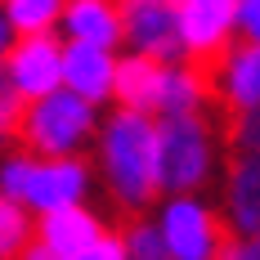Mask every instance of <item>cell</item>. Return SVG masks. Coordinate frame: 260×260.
Returning a JSON list of instances; mask_svg holds the SVG:
<instances>
[{
    "mask_svg": "<svg viewBox=\"0 0 260 260\" xmlns=\"http://www.w3.org/2000/svg\"><path fill=\"white\" fill-rule=\"evenodd\" d=\"M94 130H99V104L81 99L68 85H54L45 94L27 99L18 117V135L27 153L36 157H81Z\"/></svg>",
    "mask_w": 260,
    "mask_h": 260,
    "instance_id": "cell-2",
    "label": "cell"
},
{
    "mask_svg": "<svg viewBox=\"0 0 260 260\" xmlns=\"http://www.w3.org/2000/svg\"><path fill=\"white\" fill-rule=\"evenodd\" d=\"M121 45L157 63L184 58L180 5L175 0H121Z\"/></svg>",
    "mask_w": 260,
    "mask_h": 260,
    "instance_id": "cell-6",
    "label": "cell"
},
{
    "mask_svg": "<svg viewBox=\"0 0 260 260\" xmlns=\"http://www.w3.org/2000/svg\"><path fill=\"white\" fill-rule=\"evenodd\" d=\"M157 229L171 260H215L224 247V224L198 193H166L157 207Z\"/></svg>",
    "mask_w": 260,
    "mask_h": 260,
    "instance_id": "cell-5",
    "label": "cell"
},
{
    "mask_svg": "<svg viewBox=\"0 0 260 260\" xmlns=\"http://www.w3.org/2000/svg\"><path fill=\"white\" fill-rule=\"evenodd\" d=\"M157 77H161V63H157V58H144V54H126V58H117L112 99H117L121 108H135V112H153Z\"/></svg>",
    "mask_w": 260,
    "mask_h": 260,
    "instance_id": "cell-15",
    "label": "cell"
},
{
    "mask_svg": "<svg viewBox=\"0 0 260 260\" xmlns=\"http://www.w3.org/2000/svg\"><path fill=\"white\" fill-rule=\"evenodd\" d=\"M90 166L81 157H9L0 161V193L23 202L31 215H45L68 202H85L90 193Z\"/></svg>",
    "mask_w": 260,
    "mask_h": 260,
    "instance_id": "cell-3",
    "label": "cell"
},
{
    "mask_svg": "<svg viewBox=\"0 0 260 260\" xmlns=\"http://www.w3.org/2000/svg\"><path fill=\"white\" fill-rule=\"evenodd\" d=\"M215 175V135L202 112L157 117V180L161 193H198Z\"/></svg>",
    "mask_w": 260,
    "mask_h": 260,
    "instance_id": "cell-4",
    "label": "cell"
},
{
    "mask_svg": "<svg viewBox=\"0 0 260 260\" xmlns=\"http://www.w3.org/2000/svg\"><path fill=\"white\" fill-rule=\"evenodd\" d=\"M36 238V220L23 202H14L9 193H0V260H14L27 242Z\"/></svg>",
    "mask_w": 260,
    "mask_h": 260,
    "instance_id": "cell-17",
    "label": "cell"
},
{
    "mask_svg": "<svg viewBox=\"0 0 260 260\" xmlns=\"http://www.w3.org/2000/svg\"><path fill=\"white\" fill-rule=\"evenodd\" d=\"M234 144L242 148V153H260V108H251V112H238Z\"/></svg>",
    "mask_w": 260,
    "mask_h": 260,
    "instance_id": "cell-22",
    "label": "cell"
},
{
    "mask_svg": "<svg viewBox=\"0 0 260 260\" xmlns=\"http://www.w3.org/2000/svg\"><path fill=\"white\" fill-rule=\"evenodd\" d=\"M63 41H85V45H121V0H63Z\"/></svg>",
    "mask_w": 260,
    "mask_h": 260,
    "instance_id": "cell-12",
    "label": "cell"
},
{
    "mask_svg": "<svg viewBox=\"0 0 260 260\" xmlns=\"http://www.w3.org/2000/svg\"><path fill=\"white\" fill-rule=\"evenodd\" d=\"M215 260H260V234H247L238 242H224Z\"/></svg>",
    "mask_w": 260,
    "mask_h": 260,
    "instance_id": "cell-23",
    "label": "cell"
},
{
    "mask_svg": "<svg viewBox=\"0 0 260 260\" xmlns=\"http://www.w3.org/2000/svg\"><path fill=\"white\" fill-rule=\"evenodd\" d=\"M234 18H238V36L260 45V0H234Z\"/></svg>",
    "mask_w": 260,
    "mask_h": 260,
    "instance_id": "cell-21",
    "label": "cell"
},
{
    "mask_svg": "<svg viewBox=\"0 0 260 260\" xmlns=\"http://www.w3.org/2000/svg\"><path fill=\"white\" fill-rule=\"evenodd\" d=\"M63 260H126V247H121L117 234H104V238H94L90 247H81V251H72Z\"/></svg>",
    "mask_w": 260,
    "mask_h": 260,
    "instance_id": "cell-20",
    "label": "cell"
},
{
    "mask_svg": "<svg viewBox=\"0 0 260 260\" xmlns=\"http://www.w3.org/2000/svg\"><path fill=\"white\" fill-rule=\"evenodd\" d=\"M94 148H99V175L112 202L126 211L153 207L161 193L157 180V117L153 112H135L121 108L94 130Z\"/></svg>",
    "mask_w": 260,
    "mask_h": 260,
    "instance_id": "cell-1",
    "label": "cell"
},
{
    "mask_svg": "<svg viewBox=\"0 0 260 260\" xmlns=\"http://www.w3.org/2000/svg\"><path fill=\"white\" fill-rule=\"evenodd\" d=\"M18 117H23V94L9 85V77L0 72V144L18 130Z\"/></svg>",
    "mask_w": 260,
    "mask_h": 260,
    "instance_id": "cell-19",
    "label": "cell"
},
{
    "mask_svg": "<svg viewBox=\"0 0 260 260\" xmlns=\"http://www.w3.org/2000/svg\"><path fill=\"white\" fill-rule=\"evenodd\" d=\"M224 224L238 238L260 234V153H242L224 180Z\"/></svg>",
    "mask_w": 260,
    "mask_h": 260,
    "instance_id": "cell-13",
    "label": "cell"
},
{
    "mask_svg": "<svg viewBox=\"0 0 260 260\" xmlns=\"http://www.w3.org/2000/svg\"><path fill=\"white\" fill-rule=\"evenodd\" d=\"M207 104V72L193 63H161L157 77V99H153V117H184V112H202Z\"/></svg>",
    "mask_w": 260,
    "mask_h": 260,
    "instance_id": "cell-14",
    "label": "cell"
},
{
    "mask_svg": "<svg viewBox=\"0 0 260 260\" xmlns=\"http://www.w3.org/2000/svg\"><path fill=\"white\" fill-rule=\"evenodd\" d=\"M104 215H94V211L85 207V202H68V207H54L45 211L41 220H36V242H45L54 256H72L81 247H90L94 238H104Z\"/></svg>",
    "mask_w": 260,
    "mask_h": 260,
    "instance_id": "cell-11",
    "label": "cell"
},
{
    "mask_svg": "<svg viewBox=\"0 0 260 260\" xmlns=\"http://www.w3.org/2000/svg\"><path fill=\"white\" fill-rule=\"evenodd\" d=\"M112 77H117V50L85 45V41H63V85L77 90L90 104L112 99Z\"/></svg>",
    "mask_w": 260,
    "mask_h": 260,
    "instance_id": "cell-10",
    "label": "cell"
},
{
    "mask_svg": "<svg viewBox=\"0 0 260 260\" xmlns=\"http://www.w3.org/2000/svg\"><path fill=\"white\" fill-rule=\"evenodd\" d=\"M0 72L9 85L27 99L45 94L54 85H63V41L54 31H31V36H14V45L0 58Z\"/></svg>",
    "mask_w": 260,
    "mask_h": 260,
    "instance_id": "cell-7",
    "label": "cell"
},
{
    "mask_svg": "<svg viewBox=\"0 0 260 260\" xmlns=\"http://www.w3.org/2000/svg\"><path fill=\"white\" fill-rule=\"evenodd\" d=\"M207 85H215V94L234 112H251L260 108V45L251 41H238L215 58V72Z\"/></svg>",
    "mask_w": 260,
    "mask_h": 260,
    "instance_id": "cell-9",
    "label": "cell"
},
{
    "mask_svg": "<svg viewBox=\"0 0 260 260\" xmlns=\"http://www.w3.org/2000/svg\"><path fill=\"white\" fill-rule=\"evenodd\" d=\"M14 45V27H9V18L0 14V58H5V50Z\"/></svg>",
    "mask_w": 260,
    "mask_h": 260,
    "instance_id": "cell-25",
    "label": "cell"
},
{
    "mask_svg": "<svg viewBox=\"0 0 260 260\" xmlns=\"http://www.w3.org/2000/svg\"><path fill=\"white\" fill-rule=\"evenodd\" d=\"M180 5V45L193 63H215L234 45L238 18L234 0H175Z\"/></svg>",
    "mask_w": 260,
    "mask_h": 260,
    "instance_id": "cell-8",
    "label": "cell"
},
{
    "mask_svg": "<svg viewBox=\"0 0 260 260\" xmlns=\"http://www.w3.org/2000/svg\"><path fill=\"white\" fill-rule=\"evenodd\" d=\"M0 14L9 18L14 36H31V31H54L63 0H0Z\"/></svg>",
    "mask_w": 260,
    "mask_h": 260,
    "instance_id": "cell-16",
    "label": "cell"
},
{
    "mask_svg": "<svg viewBox=\"0 0 260 260\" xmlns=\"http://www.w3.org/2000/svg\"><path fill=\"white\" fill-rule=\"evenodd\" d=\"M14 260H58V256H54L45 242H36V238H31V242H27V247H23V251H18Z\"/></svg>",
    "mask_w": 260,
    "mask_h": 260,
    "instance_id": "cell-24",
    "label": "cell"
},
{
    "mask_svg": "<svg viewBox=\"0 0 260 260\" xmlns=\"http://www.w3.org/2000/svg\"><path fill=\"white\" fill-rule=\"evenodd\" d=\"M117 238H121V247H126V260H171L157 220H135L126 234H117Z\"/></svg>",
    "mask_w": 260,
    "mask_h": 260,
    "instance_id": "cell-18",
    "label": "cell"
}]
</instances>
